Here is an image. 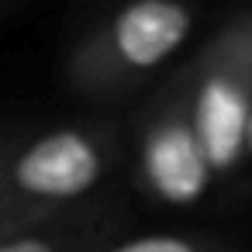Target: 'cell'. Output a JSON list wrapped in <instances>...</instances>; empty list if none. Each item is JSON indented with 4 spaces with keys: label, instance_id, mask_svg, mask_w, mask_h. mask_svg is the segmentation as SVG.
Returning a JSON list of instances; mask_svg holds the SVG:
<instances>
[{
    "label": "cell",
    "instance_id": "cell-1",
    "mask_svg": "<svg viewBox=\"0 0 252 252\" xmlns=\"http://www.w3.org/2000/svg\"><path fill=\"white\" fill-rule=\"evenodd\" d=\"M125 111H87L25 128L0 187V231L69 218L111 200L125 173Z\"/></svg>",
    "mask_w": 252,
    "mask_h": 252
},
{
    "label": "cell",
    "instance_id": "cell-2",
    "mask_svg": "<svg viewBox=\"0 0 252 252\" xmlns=\"http://www.w3.org/2000/svg\"><path fill=\"white\" fill-rule=\"evenodd\" d=\"M200 0H114L66 49L63 83L87 111H125L197 45Z\"/></svg>",
    "mask_w": 252,
    "mask_h": 252
},
{
    "label": "cell",
    "instance_id": "cell-3",
    "mask_svg": "<svg viewBox=\"0 0 252 252\" xmlns=\"http://www.w3.org/2000/svg\"><path fill=\"white\" fill-rule=\"evenodd\" d=\"M125 173L149 204L200 211L221 193L197 131L183 63L125 107Z\"/></svg>",
    "mask_w": 252,
    "mask_h": 252
},
{
    "label": "cell",
    "instance_id": "cell-4",
    "mask_svg": "<svg viewBox=\"0 0 252 252\" xmlns=\"http://www.w3.org/2000/svg\"><path fill=\"white\" fill-rule=\"evenodd\" d=\"M197 131L221 193L242 187V142L252 107V4L224 14L183 59Z\"/></svg>",
    "mask_w": 252,
    "mask_h": 252
},
{
    "label": "cell",
    "instance_id": "cell-5",
    "mask_svg": "<svg viewBox=\"0 0 252 252\" xmlns=\"http://www.w3.org/2000/svg\"><path fill=\"white\" fill-rule=\"evenodd\" d=\"M118 228H125V214L111 197L69 218L0 231V252H90L100 238L114 235Z\"/></svg>",
    "mask_w": 252,
    "mask_h": 252
},
{
    "label": "cell",
    "instance_id": "cell-6",
    "mask_svg": "<svg viewBox=\"0 0 252 252\" xmlns=\"http://www.w3.org/2000/svg\"><path fill=\"white\" fill-rule=\"evenodd\" d=\"M90 252H242L231 238L214 231H193V228H145L128 231L118 228L114 235L100 238Z\"/></svg>",
    "mask_w": 252,
    "mask_h": 252
},
{
    "label": "cell",
    "instance_id": "cell-7",
    "mask_svg": "<svg viewBox=\"0 0 252 252\" xmlns=\"http://www.w3.org/2000/svg\"><path fill=\"white\" fill-rule=\"evenodd\" d=\"M21 125H0V187H4V176H7V162H11V152L21 138Z\"/></svg>",
    "mask_w": 252,
    "mask_h": 252
},
{
    "label": "cell",
    "instance_id": "cell-8",
    "mask_svg": "<svg viewBox=\"0 0 252 252\" xmlns=\"http://www.w3.org/2000/svg\"><path fill=\"white\" fill-rule=\"evenodd\" d=\"M242 183H252V107H249L245 142H242Z\"/></svg>",
    "mask_w": 252,
    "mask_h": 252
},
{
    "label": "cell",
    "instance_id": "cell-9",
    "mask_svg": "<svg viewBox=\"0 0 252 252\" xmlns=\"http://www.w3.org/2000/svg\"><path fill=\"white\" fill-rule=\"evenodd\" d=\"M11 4H18V0H0V11H4V7H11Z\"/></svg>",
    "mask_w": 252,
    "mask_h": 252
}]
</instances>
